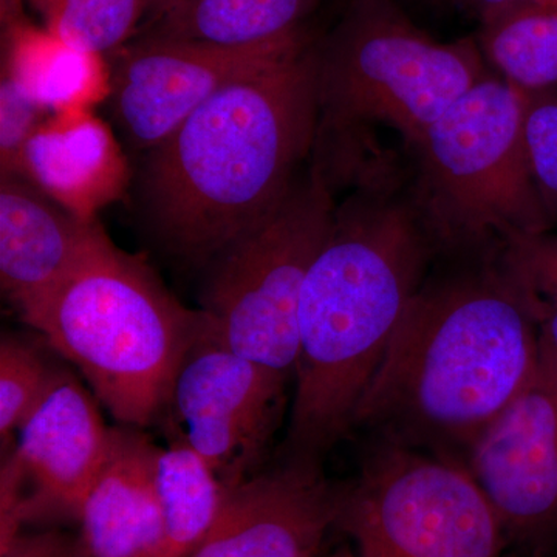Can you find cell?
<instances>
[{
    "instance_id": "3",
    "label": "cell",
    "mask_w": 557,
    "mask_h": 557,
    "mask_svg": "<svg viewBox=\"0 0 557 557\" xmlns=\"http://www.w3.org/2000/svg\"><path fill=\"white\" fill-rule=\"evenodd\" d=\"M317 54H299L209 98L148 152L143 196L157 233L211 263L284 199L317 141Z\"/></svg>"
},
{
    "instance_id": "21",
    "label": "cell",
    "mask_w": 557,
    "mask_h": 557,
    "mask_svg": "<svg viewBox=\"0 0 557 557\" xmlns=\"http://www.w3.org/2000/svg\"><path fill=\"white\" fill-rule=\"evenodd\" d=\"M44 27L78 49L106 54L124 47L149 0H28Z\"/></svg>"
},
{
    "instance_id": "16",
    "label": "cell",
    "mask_w": 557,
    "mask_h": 557,
    "mask_svg": "<svg viewBox=\"0 0 557 557\" xmlns=\"http://www.w3.org/2000/svg\"><path fill=\"white\" fill-rule=\"evenodd\" d=\"M62 208L84 220L123 197L129 163L112 129L89 110L51 113L24 153V174Z\"/></svg>"
},
{
    "instance_id": "4",
    "label": "cell",
    "mask_w": 557,
    "mask_h": 557,
    "mask_svg": "<svg viewBox=\"0 0 557 557\" xmlns=\"http://www.w3.org/2000/svg\"><path fill=\"white\" fill-rule=\"evenodd\" d=\"M24 321L83 373L110 416L135 429L171 408L183 362L212 330L203 310L180 304L108 234Z\"/></svg>"
},
{
    "instance_id": "15",
    "label": "cell",
    "mask_w": 557,
    "mask_h": 557,
    "mask_svg": "<svg viewBox=\"0 0 557 557\" xmlns=\"http://www.w3.org/2000/svg\"><path fill=\"white\" fill-rule=\"evenodd\" d=\"M135 428H112L108 460L78 522L89 557H170L156 486V454Z\"/></svg>"
},
{
    "instance_id": "9",
    "label": "cell",
    "mask_w": 557,
    "mask_h": 557,
    "mask_svg": "<svg viewBox=\"0 0 557 557\" xmlns=\"http://www.w3.org/2000/svg\"><path fill=\"white\" fill-rule=\"evenodd\" d=\"M16 435L0 469V534L16 536L28 522L79 520L112 443L90 392L61 368Z\"/></svg>"
},
{
    "instance_id": "25",
    "label": "cell",
    "mask_w": 557,
    "mask_h": 557,
    "mask_svg": "<svg viewBox=\"0 0 557 557\" xmlns=\"http://www.w3.org/2000/svg\"><path fill=\"white\" fill-rule=\"evenodd\" d=\"M51 113L39 108L5 76L0 81V175L24 174V153Z\"/></svg>"
},
{
    "instance_id": "10",
    "label": "cell",
    "mask_w": 557,
    "mask_h": 557,
    "mask_svg": "<svg viewBox=\"0 0 557 557\" xmlns=\"http://www.w3.org/2000/svg\"><path fill=\"white\" fill-rule=\"evenodd\" d=\"M309 46L307 32L252 47L141 36L112 65L110 108L127 141L148 153L223 87Z\"/></svg>"
},
{
    "instance_id": "6",
    "label": "cell",
    "mask_w": 557,
    "mask_h": 557,
    "mask_svg": "<svg viewBox=\"0 0 557 557\" xmlns=\"http://www.w3.org/2000/svg\"><path fill=\"white\" fill-rule=\"evenodd\" d=\"M317 54L314 148H335L346 172L358 135L391 127L408 148L490 75L472 39L438 42L391 0H355ZM343 168V166H341Z\"/></svg>"
},
{
    "instance_id": "13",
    "label": "cell",
    "mask_w": 557,
    "mask_h": 557,
    "mask_svg": "<svg viewBox=\"0 0 557 557\" xmlns=\"http://www.w3.org/2000/svg\"><path fill=\"white\" fill-rule=\"evenodd\" d=\"M341 490L322 468L278 461L226 490L211 533L189 557H318Z\"/></svg>"
},
{
    "instance_id": "12",
    "label": "cell",
    "mask_w": 557,
    "mask_h": 557,
    "mask_svg": "<svg viewBox=\"0 0 557 557\" xmlns=\"http://www.w3.org/2000/svg\"><path fill=\"white\" fill-rule=\"evenodd\" d=\"M289 375L240 357L214 329L190 350L172 392L180 431L226 487L258 474L284 413Z\"/></svg>"
},
{
    "instance_id": "24",
    "label": "cell",
    "mask_w": 557,
    "mask_h": 557,
    "mask_svg": "<svg viewBox=\"0 0 557 557\" xmlns=\"http://www.w3.org/2000/svg\"><path fill=\"white\" fill-rule=\"evenodd\" d=\"M523 145L531 177L552 225H557V86L522 90Z\"/></svg>"
},
{
    "instance_id": "7",
    "label": "cell",
    "mask_w": 557,
    "mask_h": 557,
    "mask_svg": "<svg viewBox=\"0 0 557 557\" xmlns=\"http://www.w3.org/2000/svg\"><path fill=\"white\" fill-rule=\"evenodd\" d=\"M317 163L276 208L212 260L203 307L215 336L240 357L295 373L304 282L335 212Z\"/></svg>"
},
{
    "instance_id": "19",
    "label": "cell",
    "mask_w": 557,
    "mask_h": 557,
    "mask_svg": "<svg viewBox=\"0 0 557 557\" xmlns=\"http://www.w3.org/2000/svg\"><path fill=\"white\" fill-rule=\"evenodd\" d=\"M156 454L159 494L170 557H189L214 527L226 487L203 457L175 432Z\"/></svg>"
},
{
    "instance_id": "20",
    "label": "cell",
    "mask_w": 557,
    "mask_h": 557,
    "mask_svg": "<svg viewBox=\"0 0 557 557\" xmlns=\"http://www.w3.org/2000/svg\"><path fill=\"white\" fill-rule=\"evenodd\" d=\"M487 64L522 90L557 86V0H525L482 22Z\"/></svg>"
},
{
    "instance_id": "30",
    "label": "cell",
    "mask_w": 557,
    "mask_h": 557,
    "mask_svg": "<svg viewBox=\"0 0 557 557\" xmlns=\"http://www.w3.org/2000/svg\"><path fill=\"white\" fill-rule=\"evenodd\" d=\"M537 2H552V0H537Z\"/></svg>"
},
{
    "instance_id": "22",
    "label": "cell",
    "mask_w": 557,
    "mask_h": 557,
    "mask_svg": "<svg viewBox=\"0 0 557 557\" xmlns=\"http://www.w3.org/2000/svg\"><path fill=\"white\" fill-rule=\"evenodd\" d=\"M498 262L525 300L541 347L557 362V234L523 237L509 245Z\"/></svg>"
},
{
    "instance_id": "1",
    "label": "cell",
    "mask_w": 557,
    "mask_h": 557,
    "mask_svg": "<svg viewBox=\"0 0 557 557\" xmlns=\"http://www.w3.org/2000/svg\"><path fill=\"white\" fill-rule=\"evenodd\" d=\"M355 183L304 282L285 463L321 468L354 428L359 401L437 252L391 163Z\"/></svg>"
},
{
    "instance_id": "26",
    "label": "cell",
    "mask_w": 557,
    "mask_h": 557,
    "mask_svg": "<svg viewBox=\"0 0 557 557\" xmlns=\"http://www.w3.org/2000/svg\"><path fill=\"white\" fill-rule=\"evenodd\" d=\"M0 557H89L81 534L61 530L40 531L14 539L0 549Z\"/></svg>"
},
{
    "instance_id": "8",
    "label": "cell",
    "mask_w": 557,
    "mask_h": 557,
    "mask_svg": "<svg viewBox=\"0 0 557 557\" xmlns=\"http://www.w3.org/2000/svg\"><path fill=\"white\" fill-rule=\"evenodd\" d=\"M336 525L362 557H502L507 544L461 461L383 440L341 490Z\"/></svg>"
},
{
    "instance_id": "29",
    "label": "cell",
    "mask_w": 557,
    "mask_h": 557,
    "mask_svg": "<svg viewBox=\"0 0 557 557\" xmlns=\"http://www.w3.org/2000/svg\"><path fill=\"white\" fill-rule=\"evenodd\" d=\"M327 557H362L359 553H351L350 549H339Z\"/></svg>"
},
{
    "instance_id": "17",
    "label": "cell",
    "mask_w": 557,
    "mask_h": 557,
    "mask_svg": "<svg viewBox=\"0 0 557 557\" xmlns=\"http://www.w3.org/2000/svg\"><path fill=\"white\" fill-rule=\"evenodd\" d=\"M2 76L49 113L94 112L112 95V65L104 54L33 24L20 0H2Z\"/></svg>"
},
{
    "instance_id": "28",
    "label": "cell",
    "mask_w": 557,
    "mask_h": 557,
    "mask_svg": "<svg viewBox=\"0 0 557 557\" xmlns=\"http://www.w3.org/2000/svg\"><path fill=\"white\" fill-rule=\"evenodd\" d=\"M182 2V0H149V11L157 17L161 16L164 11L174 7L175 3Z\"/></svg>"
},
{
    "instance_id": "18",
    "label": "cell",
    "mask_w": 557,
    "mask_h": 557,
    "mask_svg": "<svg viewBox=\"0 0 557 557\" xmlns=\"http://www.w3.org/2000/svg\"><path fill=\"white\" fill-rule=\"evenodd\" d=\"M322 0H182L152 21L143 36L200 40L228 47L276 42L306 32Z\"/></svg>"
},
{
    "instance_id": "11",
    "label": "cell",
    "mask_w": 557,
    "mask_h": 557,
    "mask_svg": "<svg viewBox=\"0 0 557 557\" xmlns=\"http://www.w3.org/2000/svg\"><path fill=\"white\" fill-rule=\"evenodd\" d=\"M465 467L507 542L528 553L557 544V362L541 347L533 376L472 443Z\"/></svg>"
},
{
    "instance_id": "23",
    "label": "cell",
    "mask_w": 557,
    "mask_h": 557,
    "mask_svg": "<svg viewBox=\"0 0 557 557\" xmlns=\"http://www.w3.org/2000/svg\"><path fill=\"white\" fill-rule=\"evenodd\" d=\"M61 368L47 359L32 341L3 335L0 341V440H11L46 397Z\"/></svg>"
},
{
    "instance_id": "14",
    "label": "cell",
    "mask_w": 557,
    "mask_h": 557,
    "mask_svg": "<svg viewBox=\"0 0 557 557\" xmlns=\"http://www.w3.org/2000/svg\"><path fill=\"white\" fill-rule=\"evenodd\" d=\"M106 231L51 200L30 180L0 175V284L22 319L86 259Z\"/></svg>"
},
{
    "instance_id": "5",
    "label": "cell",
    "mask_w": 557,
    "mask_h": 557,
    "mask_svg": "<svg viewBox=\"0 0 557 557\" xmlns=\"http://www.w3.org/2000/svg\"><path fill=\"white\" fill-rule=\"evenodd\" d=\"M523 91L485 76L417 145L408 186L435 251L491 262L553 225L528 166Z\"/></svg>"
},
{
    "instance_id": "2",
    "label": "cell",
    "mask_w": 557,
    "mask_h": 557,
    "mask_svg": "<svg viewBox=\"0 0 557 557\" xmlns=\"http://www.w3.org/2000/svg\"><path fill=\"white\" fill-rule=\"evenodd\" d=\"M541 338L497 260L424 281L355 412L354 428L461 461L533 376Z\"/></svg>"
},
{
    "instance_id": "27",
    "label": "cell",
    "mask_w": 557,
    "mask_h": 557,
    "mask_svg": "<svg viewBox=\"0 0 557 557\" xmlns=\"http://www.w3.org/2000/svg\"><path fill=\"white\" fill-rule=\"evenodd\" d=\"M458 2L463 3L468 10L474 11L480 21L483 22L496 16L502 11L512 9V7L525 2V0H458Z\"/></svg>"
}]
</instances>
